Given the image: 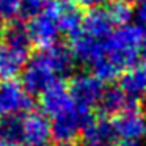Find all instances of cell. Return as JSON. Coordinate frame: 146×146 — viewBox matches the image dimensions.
<instances>
[{"label":"cell","instance_id":"6da1fadb","mask_svg":"<svg viewBox=\"0 0 146 146\" xmlns=\"http://www.w3.org/2000/svg\"><path fill=\"white\" fill-rule=\"evenodd\" d=\"M145 36V30L138 24H124L102 39V54L107 55L121 69L138 63L140 44Z\"/></svg>","mask_w":146,"mask_h":146},{"label":"cell","instance_id":"7a4b0ae2","mask_svg":"<svg viewBox=\"0 0 146 146\" xmlns=\"http://www.w3.org/2000/svg\"><path fill=\"white\" fill-rule=\"evenodd\" d=\"M58 0H49L39 13L29 17L27 24V33L32 46L38 47L39 50L50 47L54 42L58 41L60 36V27L57 19Z\"/></svg>","mask_w":146,"mask_h":146},{"label":"cell","instance_id":"3957f363","mask_svg":"<svg viewBox=\"0 0 146 146\" xmlns=\"http://www.w3.org/2000/svg\"><path fill=\"white\" fill-rule=\"evenodd\" d=\"M91 118V108L72 102L63 111L50 116V135L55 143L74 141Z\"/></svg>","mask_w":146,"mask_h":146},{"label":"cell","instance_id":"277c9868","mask_svg":"<svg viewBox=\"0 0 146 146\" xmlns=\"http://www.w3.org/2000/svg\"><path fill=\"white\" fill-rule=\"evenodd\" d=\"M21 74H22L21 83L30 94H39L50 83L60 79L42 50L33 57H29Z\"/></svg>","mask_w":146,"mask_h":146},{"label":"cell","instance_id":"5b68a950","mask_svg":"<svg viewBox=\"0 0 146 146\" xmlns=\"http://www.w3.org/2000/svg\"><path fill=\"white\" fill-rule=\"evenodd\" d=\"M33 110L32 94L17 79L0 80V118L21 116Z\"/></svg>","mask_w":146,"mask_h":146},{"label":"cell","instance_id":"8992f818","mask_svg":"<svg viewBox=\"0 0 146 146\" xmlns=\"http://www.w3.org/2000/svg\"><path fill=\"white\" fill-rule=\"evenodd\" d=\"M68 91L74 102L86 108L98 107V102L104 93V83L90 72H80L71 77L68 83Z\"/></svg>","mask_w":146,"mask_h":146},{"label":"cell","instance_id":"52a82bcc","mask_svg":"<svg viewBox=\"0 0 146 146\" xmlns=\"http://www.w3.org/2000/svg\"><path fill=\"white\" fill-rule=\"evenodd\" d=\"M21 141L25 146H49L50 121L42 111H27L21 118Z\"/></svg>","mask_w":146,"mask_h":146},{"label":"cell","instance_id":"ba28073f","mask_svg":"<svg viewBox=\"0 0 146 146\" xmlns=\"http://www.w3.org/2000/svg\"><path fill=\"white\" fill-rule=\"evenodd\" d=\"M30 47L0 39V80L16 79L30 57Z\"/></svg>","mask_w":146,"mask_h":146},{"label":"cell","instance_id":"9c48e42d","mask_svg":"<svg viewBox=\"0 0 146 146\" xmlns=\"http://www.w3.org/2000/svg\"><path fill=\"white\" fill-rule=\"evenodd\" d=\"M111 118H113L111 126L115 137L121 140H138V141L146 138V113H143L141 108L123 111Z\"/></svg>","mask_w":146,"mask_h":146},{"label":"cell","instance_id":"30bf717a","mask_svg":"<svg viewBox=\"0 0 146 146\" xmlns=\"http://www.w3.org/2000/svg\"><path fill=\"white\" fill-rule=\"evenodd\" d=\"M98 107L101 108V113L104 116H115L123 111L140 108V101L132 96H129L126 91L119 86H111V88H104L101 99L98 102Z\"/></svg>","mask_w":146,"mask_h":146},{"label":"cell","instance_id":"8fae6325","mask_svg":"<svg viewBox=\"0 0 146 146\" xmlns=\"http://www.w3.org/2000/svg\"><path fill=\"white\" fill-rule=\"evenodd\" d=\"M41 99H39V104H41V110L46 116H54V115L63 111L64 108H68L72 104V98L69 96L68 91V86L64 82H61L60 79L55 80L54 83L47 86L44 91L39 93Z\"/></svg>","mask_w":146,"mask_h":146},{"label":"cell","instance_id":"7c38bea8","mask_svg":"<svg viewBox=\"0 0 146 146\" xmlns=\"http://www.w3.org/2000/svg\"><path fill=\"white\" fill-rule=\"evenodd\" d=\"M69 47L76 60L85 64H91L102 54V39H96L85 33L82 29L69 35Z\"/></svg>","mask_w":146,"mask_h":146},{"label":"cell","instance_id":"4fadbf2b","mask_svg":"<svg viewBox=\"0 0 146 146\" xmlns=\"http://www.w3.org/2000/svg\"><path fill=\"white\" fill-rule=\"evenodd\" d=\"M119 88L141 101L146 96V63H135L119 74Z\"/></svg>","mask_w":146,"mask_h":146},{"label":"cell","instance_id":"5bb4252c","mask_svg":"<svg viewBox=\"0 0 146 146\" xmlns=\"http://www.w3.org/2000/svg\"><path fill=\"white\" fill-rule=\"evenodd\" d=\"M80 29L85 33L91 35L93 38L104 39L111 33L113 24H111L107 11L102 7H99V8H91V10H88L83 14Z\"/></svg>","mask_w":146,"mask_h":146},{"label":"cell","instance_id":"9a60e30c","mask_svg":"<svg viewBox=\"0 0 146 146\" xmlns=\"http://www.w3.org/2000/svg\"><path fill=\"white\" fill-rule=\"evenodd\" d=\"M42 52L46 54L49 63L52 64V68H54V71L57 72L58 77H66L74 71L76 58H74L72 50H71L69 46L57 41L50 47L42 49Z\"/></svg>","mask_w":146,"mask_h":146},{"label":"cell","instance_id":"2e32d148","mask_svg":"<svg viewBox=\"0 0 146 146\" xmlns=\"http://www.w3.org/2000/svg\"><path fill=\"white\" fill-rule=\"evenodd\" d=\"M82 17H83L82 10L74 0H58L57 19H58L60 33H66L69 36L74 32H77L82 25Z\"/></svg>","mask_w":146,"mask_h":146},{"label":"cell","instance_id":"e0dca14e","mask_svg":"<svg viewBox=\"0 0 146 146\" xmlns=\"http://www.w3.org/2000/svg\"><path fill=\"white\" fill-rule=\"evenodd\" d=\"M82 135L88 145L91 143H102V141H111L115 137L111 119L108 116H93L88 119V123L83 126Z\"/></svg>","mask_w":146,"mask_h":146},{"label":"cell","instance_id":"ac0fdd59","mask_svg":"<svg viewBox=\"0 0 146 146\" xmlns=\"http://www.w3.org/2000/svg\"><path fill=\"white\" fill-rule=\"evenodd\" d=\"M90 66H91V69H93V74H94L102 83L115 82V80L119 77V74L123 72V69H121L116 63H113V61L104 54L99 55Z\"/></svg>","mask_w":146,"mask_h":146},{"label":"cell","instance_id":"d6986e66","mask_svg":"<svg viewBox=\"0 0 146 146\" xmlns=\"http://www.w3.org/2000/svg\"><path fill=\"white\" fill-rule=\"evenodd\" d=\"M107 14L113 25H124L132 22L133 19V8L127 0H110L107 7Z\"/></svg>","mask_w":146,"mask_h":146},{"label":"cell","instance_id":"ffe728a7","mask_svg":"<svg viewBox=\"0 0 146 146\" xmlns=\"http://www.w3.org/2000/svg\"><path fill=\"white\" fill-rule=\"evenodd\" d=\"M21 16V0H0V19L8 21L17 19Z\"/></svg>","mask_w":146,"mask_h":146},{"label":"cell","instance_id":"44dd1931","mask_svg":"<svg viewBox=\"0 0 146 146\" xmlns=\"http://www.w3.org/2000/svg\"><path fill=\"white\" fill-rule=\"evenodd\" d=\"M49 0H21V16L32 17L44 8Z\"/></svg>","mask_w":146,"mask_h":146},{"label":"cell","instance_id":"7402d4cb","mask_svg":"<svg viewBox=\"0 0 146 146\" xmlns=\"http://www.w3.org/2000/svg\"><path fill=\"white\" fill-rule=\"evenodd\" d=\"M133 17L137 19V24L143 30H146V0L138 2V8L133 10Z\"/></svg>","mask_w":146,"mask_h":146},{"label":"cell","instance_id":"603a6c76","mask_svg":"<svg viewBox=\"0 0 146 146\" xmlns=\"http://www.w3.org/2000/svg\"><path fill=\"white\" fill-rule=\"evenodd\" d=\"M80 8H86V10H91V8H99L107 5L110 0H74Z\"/></svg>","mask_w":146,"mask_h":146},{"label":"cell","instance_id":"cb8c5ba5","mask_svg":"<svg viewBox=\"0 0 146 146\" xmlns=\"http://www.w3.org/2000/svg\"><path fill=\"white\" fill-rule=\"evenodd\" d=\"M140 57L143 58V61L146 63V35L143 36L141 44H140Z\"/></svg>","mask_w":146,"mask_h":146},{"label":"cell","instance_id":"d4e9b609","mask_svg":"<svg viewBox=\"0 0 146 146\" xmlns=\"http://www.w3.org/2000/svg\"><path fill=\"white\" fill-rule=\"evenodd\" d=\"M119 146H145V145L138 140H123V143Z\"/></svg>","mask_w":146,"mask_h":146},{"label":"cell","instance_id":"484cf974","mask_svg":"<svg viewBox=\"0 0 146 146\" xmlns=\"http://www.w3.org/2000/svg\"><path fill=\"white\" fill-rule=\"evenodd\" d=\"M0 146H25L22 141H0Z\"/></svg>","mask_w":146,"mask_h":146},{"label":"cell","instance_id":"4316f807","mask_svg":"<svg viewBox=\"0 0 146 146\" xmlns=\"http://www.w3.org/2000/svg\"><path fill=\"white\" fill-rule=\"evenodd\" d=\"M88 146H113L110 141H102V143H91V145Z\"/></svg>","mask_w":146,"mask_h":146},{"label":"cell","instance_id":"83f0119b","mask_svg":"<svg viewBox=\"0 0 146 146\" xmlns=\"http://www.w3.org/2000/svg\"><path fill=\"white\" fill-rule=\"evenodd\" d=\"M57 146H79L74 141H66V143H57Z\"/></svg>","mask_w":146,"mask_h":146},{"label":"cell","instance_id":"f1b7e54d","mask_svg":"<svg viewBox=\"0 0 146 146\" xmlns=\"http://www.w3.org/2000/svg\"><path fill=\"white\" fill-rule=\"evenodd\" d=\"M127 2H130V3H132V2H141V0H127Z\"/></svg>","mask_w":146,"mask_h":146}]
</instances>
